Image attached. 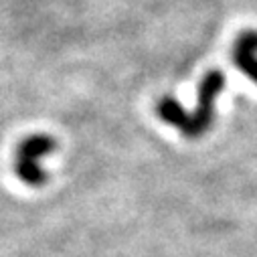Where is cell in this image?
Instances as JSON below:
<instances>
[{"label": "cell", "instance_id": "2", "mask_svg": "<svg viewBox=\"0 0 257 257\" xmlns=\"http://www.w3.org/2000/svg\"><path fill=\"white\" fill-rule=\"evenodd\" d=\"M55 150V140L45 136V134H39V136H29L27 140H23V144L19 146L17 150V162H15V170H17V176L31 184V186H39L47 180V174L45 170L41 168L39 160L47 154Z\"/></svg>", "mask_w": 257, "mask_h": 257}, {"label": "cell", "instance_id": "3", "mask_svg": "<svg viewBox=\"0 0 257 257\" xmlns=\"http://www.w3.org/2000/svg\"><path fill=\"white\" fill-rule=\"evenodd\" d=\"M257 31L243 33L235 47H233V61L235 65L247 75L253 83H257Z\"/></svg>", "mask_w": 257, "mask_h": 257}, {"label": "cell", "instance_id": "1", "mask_svg": "<svg viewBox=\"0 0 257 257\" xmlns=\"http://www.w3.org/2000/svg\"><path fill=\"white\" fill-rule=\"evenodd\" d=\"M223 85H225V75L219 69L209 71L201 81L199 101H197L195 113L188 115L174 97H162L160 103H158V115L164 121L178 127L186 138H199L209 130L211 123H213L215 101H217Z\"/></svg>", "mask_w": 257, "mask_h": 257}]
</instances>
